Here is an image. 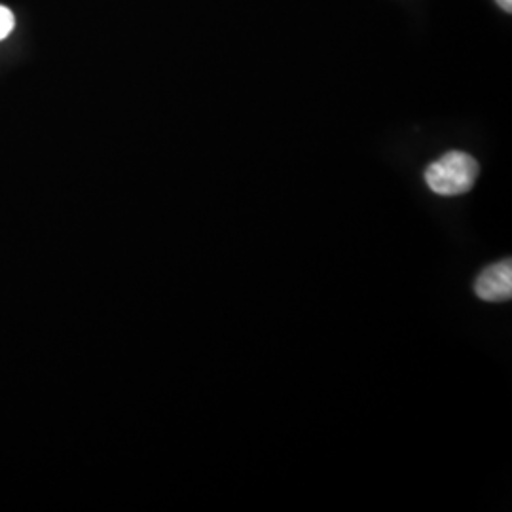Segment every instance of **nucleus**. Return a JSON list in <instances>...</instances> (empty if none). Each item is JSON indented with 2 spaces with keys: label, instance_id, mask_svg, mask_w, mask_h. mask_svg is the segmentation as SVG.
Segmentation results:
<instances>
[{
  "label": "nucleus",
  "instance_id": "nucleus-1",
  "mask_svg": "<svg viewBox=\"0 0 512 512\" xmlns=\"http://www.w3.org/2000/svg\"><path fill=\"white\" fill-rule=\"evenodd\" d=\"M478 179V162L465 152H448L425 169V183L439 196L469 192Z\"/></svg>",
  "mask_w": 512,
  "mask_h": 512
},
{
  "label": "nucleus",
  "instance_id": "nucleus-2",
  "mask_svg": "<svg viewBox=\"0 0 512 512\" xmlns=\"http://www.w3.org/2000/svg\"><path fill=\"white\" fill-rule=\"evenodd\" d=\"M475 293L484 302H509L512 298V262L501 260L478 275Z\"/></svg>",
  "mask_w": 512,
  "mask_h": 512
},
{
  "label": "nucleus",
  "instance_id": "nucleus-3",
  "mask_svg": "<svg viewBox=\"0 0 512 512\" xmlns=\"http://www.w3.org/2000/svg\"><path fill=\"white\" fill-rule=\"evenodd\" d=\"M14 25H16L14 12L6 6H0V40H4L14 31Z\"/></svg>",
  "mask_w": 512,
  "mask_h": 512
},
{
  "label": "nucleus",
  "instance_id": "nucleus-4",
  "mask_svg": "<svg viewBox=\"0 0 512 512\" xmlns=\"http://www.w3.org/2000/svg\"><path fill=\"white\" fill-rule=\"evenodd\" d=\"M497 4H499L505 12H511L512 10V0H497Z\"/></svg>",
  "mask_w": 512,
  "mask_h": 512
}]
</instances>
